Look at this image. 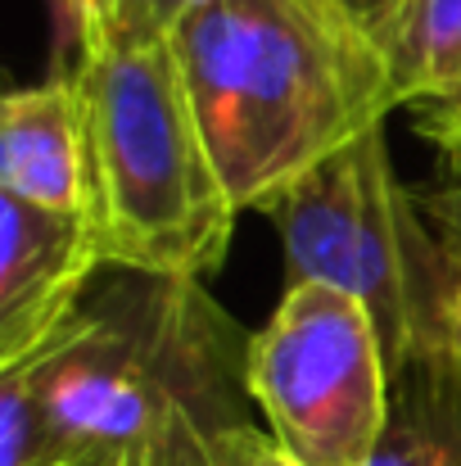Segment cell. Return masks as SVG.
<instances>
[{
  "label": "cell",
  "instance_id": "1",
  "mask_svg": "<svg viewBox=\"0 0 461 466\" xmlns=\"http://www.w3.org/2000/svg\"><path fill=\"white\" fill-rule=\"evenodd\" d=\"M172 50L240 213H267L398 109L376 36L335 0H199Z\"/></svg>",
  "mask_w": 461,
  "mask_h": 466
},
{
  "label": "cell",
  "instance_id": "2",
  "mask_svg": "<svg viewBox=\"0 0 461 466\" xmlns=\"http://www.w3.org/2000/svg\"><path fill=\"white\" fill-rule=\"evenodd\" d=\"M249 339L204 281L118 272L0 385L41 417L68 466L132 462L176 408L213 435L249 426Z\"/></svg>",
  "mask_w": 461,
  "mask_h": 466
},
{
  "label": "cell",
  "instance_id": "3",
  "mask_svg": "<svg viewBox=\"0 0 461 466\" xmlns=\"http://www.w3.org/2000/svg\"><path fill=\"white\" fill-rule=\"evenodd\" d=\"M91 127V222L105 268L204 281L240 208L199 132L172 36L77 32Z\"/></svg>",
  "mask_w": 461,
  "mask_h": 466
},
{
  "label": "cell",
  "instance_id": "4",
  "mask_svg": "<svg viewBox=\"0 0 461 466\" xmlns=\"http://www.w3.org/2000/svg\"><path fill=\"white\" fill-rule=\"evenodd\" d=\"M267 218L286 249V286L321 281L353 295L385 339L389 371L461 349V268L398 181L385 127L312 167Z\"/></svg>",
  "mask_w": 461,
  "mask_h": 466
},
{
  "label": "cell",
  "instance_id": "5",
  "mask_svg": "<svg viewBox=\"0 0 461 466\" xmlns=\"http://www.w3.org/2000/svg\"><path fill=\"white\" fill-rule=\"evenodd\" d=\"M249 399L304 466H362L389 421V353L353 295L286 286L249 339Z\"/></svg>",
  "mask_w": 461,
  "mask_h": 466
},
{
  "label": "cell",
  "instance_id": "6",
  "mask_svg": "<svg viewBox=\"0 0 461 466\" xmlns=\"http://www.w3.org/2000/svg\"><path fill=\"white\" fill-rule=\"evenodd\" d=\"M105 268L91 213H50L0 195V371L41 353Z\"/></svg>",
  "mask_w": 461,
  "mask_h": 466
},
{
  "label": "cell",
  "instance_id": "7",
  "mask_svg": "<svg viewBox=\"0 0 461 466\" xmlns=\"http://www.w3.org/2000/svg\"><path fill=\"white\" fill-rule=\"evenodd\" d=\"M0 195L50 213H91V127L77 73L5 96Z\"/></svg>",
  "mask_w": 461,
  "mask_h": 466
},
{
  "label": "cell",
  "instance_id": "8",
  "mask_svg": "<svg viewBox=\"0 0 461 466\" xmlns=\"http://www.w3.org/2000/svg\"><path fill=\"white\" fill-rule=\"evenodd\" d=\"M362 466H461V349L389 371V421Z\"/></svg>",
  "mask_w": 461,
  "mask_h": 466
},
{
  "label": "cell",
  "instance_id": "9",
  "mask_svg": "<svg viewBox=\"0 0 461 466\" xmlns=\"http://www.w3.org/2000/svg\"><path fill=\"white\" fill-rule=\"evenodd\" d=\"M398 109L461 86V0H398L376 32Z\"/></svg>",
  "mask_w": 461,
  "mask_h": 466
},
{
  "label": "cell",
  "instance_id": "10",
  "mask_svg": "<svg viewBox=\"0 0 461 466\" xmlns=\"http://www.w3.org/2000/svg\"><path fill=\"white\" fill-rule=\"evenodd\" d=\"M132 466H222V462H217V449H213V431L195 412L176 408V412L163 417V426L150 435V444L136 453Z\"/></svg>",
  "mask_w": 461,
  "mask_h": 466
},
{
  "label": "cell",
  "instance_id": "11",
  "mask_svg": "<svg viewBox=\"0 0 461 466\" xmlns=\"http://www.w3.org/2000/svg\"><path fill=\"white\" fill-rule=\"evenodd\" d=\"M199 0H109V18L100 27L77 32H118V36H172L181 14H190Z\"/></svg>",
  "mask_w": 461,
  "mask_h": 466
},
{
  "label": "cell",
  "instance_id": "12",
  "mask_svg": "<svg viewBox=\"0 0 461 466\" xmlns=\"http://www.w3.org/2000/svg\"><path fill=\"white\" fill-rule=\"evenodd\" d=\"M407 114H412V127L439 150L444 177H461V86L448 96L412 105Z\"/></svg>",
  "mask_w": 461,
  "mask_h": 466
},
{
  "label": "cell",
  "instance_id": "13",
  "mask_svg": "<svg viewBox=\"0 0 461 466\" xmlns=\"http://www.w3.org/2000/svg\"><path fill=\"white\" fill-rule=\"evenodd\" d=\"M213 449H217V462L222 466H304L276 444L272 431H258L254 421L213 435Z\"/></svg>",
  "mask_w": 461,
  "mask_h": 466
},
{
  "label": "cell",
  "instance_id": "14",
  "mask_svg": "<svg viewBox=\"0 0 461 466\" xmlns=\"http://www.w3.org/2000/svg\"><path fill=\"white\" fill-rule=\"evenodd\" d=\"M416 199H421V213L435 227L439 245L448 249V258L461 268V177H439V186H430Z\"/></svg>",
  "mask_w": 461,
  "mask_h": 466
},
{
  "label": "cell",
  "instance_id": "15",
  "mask_svg": "<svg viewBox=\"0 0 461 466\" xmlns=\"http://www.w3.org/2000/svg\"><path fill=\"white\" fill-rule=\"evenodd\" d=\"M335 5H339L353 23H362L371 36H376V32L385 27V18L398 9V0H335Z\"/></svg>",
  "mask_w": 461,
  "mask_h": 466
},
{
  "label": "cell",
  "instance_id": "16",
  "mask_svg": "<svg viewBox=\"0 0 461 466\" xmlns=\"http://www.w3.org/2000/svg\"><path fill=\"white\" fill-rule=\"evenodd\" d=\"M73 5V23L77 27H100L109 18V0H68Z\"/></svg>",
  "mask_w": 461,
  "mask_h": 466
},
{
  "label": "cell",
  "instance_id": "17",
  "mask_svg": "<svg viewBox=\"0 0 461 466\" xmlns=\"http://www.w3.org/2000/svg\"><path fill=\"white\" fill-rule=\"evenodd\" d=\"M132 462H136V458H132ZM132 462H114V458H109V462H82V466H132Z\"/></svg>",
  "mask_w": 461,
  "mask_h": 466
},
{
  "label": "cell",
  "instance_id": "18",
  "mask_svg": "<svg viewBox=\"0 0 461 466\" xmlns=\"http://www.w3.org/2000/svg\"><path fill=\"white\" fill-rule=\"evenodd\" d=\"M457 339H461V295H457Z\"/></svg>",
  "mask_w": 461,
  "mask_h": 466
}]
</instances>
